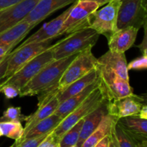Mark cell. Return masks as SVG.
<instances>
[{
  "label": "cell",
  "instance_id": "cell-1",
  "mask_svg": "<svg viewBox=\"0 0 147 147\" xmlns=\"http://www.w3.org/2000/svg\"><path fill=\"white\" fill-rule=\"evenodd\" d=\"M76 55L50 62L20 90L19 96H33L56 88L64 71Z\"/></svg>",
  "mask_w": 147,
  "mask_h": 147
},
{
  "label": "cell",
  "instance_id": "cell-2",
  "mask_svg": "<svg viewBox=\"0 0 147 147\" xmlns=\"http://www.w3.org/2000/svg\"><path fill=\"white\" fill-rule=\"evenodd\" d=\"M100 34L90 27L80 29L53 45L54 60L65 58L93 48Z\"/></svg>",
  "mask_w": 147,
  "mask_h": 147
},
{
  "label": "cell",
  "instance_id": "cell-3",
  "mask_svg": "<svg viewBox=\"0 0 147 147\" xmlns=\"http://www.w3.org/2000/svg\"><path fill=\"white\" fill-rule=\"evenodd\" d=\"M105 100L106 98L98 83V86L90 93L86 100L62 120L60 124L53 131V133L60 140L67 131L97 109Z\"/></svg>",
  "mask_w": 147,
  "mask_h": 147
},
{
  "label": "cell",
  "instance_id": "cell-4",
  "mask_svg": "<svg viewBox=\"0 0 147 147\" xmlns=\"http://www.w3.org/2000/svg\"><path fill=\"white\" fill-rule=\"evenodd\" d=\"M99 86L107 101L116 100L134 93L129 81L124 80L115 72L103 65L96 64Z\"/></svg>",
  "mask_w": 147,
  "mask_h": 147
},
{
  "label": "cell",
  "instance_id": "cell-5",
  "mask_svg": "<svg viewBox=\"0 0 147 147\" xmlns=\"http://www.w3.org/2000/svg\"><path fill=\"white\" fill-rule=\"evenodd\" d=\"M54 60L53 45L26 63L16 73L1 81V85H11L21 90L43 67Z\"/></svg>",
  "mask_w": 147,
  "mask_h": 147
},
{
  "label": "cell",
  "instance_id": "cell-6",
  "mask_svg": "<svg viewBox=\"0 0 147 147\" xmlns=\"http://www.w3.org/2000/svg\"><path fill=\"white\" fill-rule=\"evenodd\" d=\"M91 50L92 48L86 49L77 54L68 65L57 83L56 88L57 93L96 67L97 58L93 54Z\"/></svg>",
  "mask_w": 147,
  "mask_h": 147
},
{
  "label": "cell",
  "instance_id": "cell-7",
  "mask_svg": "<svg viewBox=\"0 0 147 147\" xmlns=\"http://www.w3.org/2000/svg\"><path fill=\"white\" fill-rule=\"evenodd\" d=\"M121 0H111L90 16L88 27L109 38L118 30L117 21Z\"/></svg>",
  "mask_w": 147,
  "mask_h": 147
},
{
  "label": "cell",
  "instance_id": "cell-8",
  "mask_svg": "<svg viewBox=\"0 0 147 147\" xmlns=\"http://www.w3.org/2000/svg\"><path fill=\"white\" fill-rule=\"evenodd\" d=\"M99 5L95 1L88 0H77L73 4L59 32L58 37L69 34L80 29L88 27L90 16L99 9Z\"/></svg>",
  "mask_w": 147,
  "mask_h": 147
},
{
  "label": "cell",
  "instance_id": "cell-9",
  "mask_svg": "<svg viewBox=\"0 0 147 147\" xmlns=\"http://www.w3.org/2000/svg\"><path fill=\"white\" fill-rule=\"evenodd\" d=\"M147 0H121L117 28L134 27L140 29L146 23Z\"/></svg>",
  "mask_w": 147,
  "mask_h": 147
},
{
  "label": "cell",
  "instance_id": "cell-10",
  "mask_svg": "<svg viewBox=\"0 0 147 147\" xmlns=\"http://www.w3.org/2000/svg\"><path fill=\"white\" fill-rule=\"evenodd\" d=\"M53 40L40 42L30 43L21 47H17L10 53L7 71L4 80L11 76L29 61L38 55L52 45Z\"/></svg>",
  "mask_w": 147,
  "mask_h": 147
},
{
  "label": "cell",
  "instance_id": "cell-11",
  "mask_svg": "<svg viewBox=\"0 0 147 147\" xmlns=\"http://www.w3.org/2000/svg\"><path fill=\"white\" fill-rule=\"evenodd\" d=\"M144 104H146V100L143 96L133 93L121 98L108 101V113L118 119L126 116H137Z\"/></svg>",
  "mask_w": 147,
  "mask_h": 147
},
{
  "label": "cell",
  "instance_id": "cell-12",
  "mask_svg": "<svg viewBox=\"0 0 147 147\" xmlns=\"http://www.w3.org/2000/svg\"><path fill=\"white\" fill-rule=\"evenodd\" d=\"M40 0H22L15 5L6 9L0 15V34L21 22Z\"/></svg>",
  "mask_w": 147,
  "mask_h": 147
},
{
  "label": "cell",
  "instance_id": "cell-13",
  "mask_svg": "<svg viewBox=\"0 0 147 147\" xmlns=\"http://www.w3.org/2000/svg\"><path fill=\"white\" fill-rule=\"evenodd\" d=\"M77 0H40L22 21L37 25L55 11L73 4Z\"/></svg>",
  "mask_w": 147,
  "mask_h": 147
},
{
  "label": "cell",
  "instance_id": "cell-14",
  "mask_svg": "<svg viewBox=\"0 0 147 147\" xmlns=\"http://www.w3.org/2000/svg\"><path fill=\"white\" fill-rule=\"evenodd\" d=\"M71 7L72 6H70L67 10L63 11L56 18L53 19L50 22L43 25L36 32H34L30 37L26 39L17 47H21V46L25 45L30 44V43L40 42L46 41L48 40H54V38L58 37L59 32L63 27L66 17H67L70 9H71Z\"/></svg>",
  "mask_w": 147,
  "mask_h": 147
},
{
  "label": "cell",
  "instance_id": "cell-15",
  "mask_svg": "<svg viewBox=\"0 0 147 147\" xmlns=\"http://www.w3.org/2000/svg\"><path fill=\"white\" fill-rule=\"evenodd\" d=\"M139 29L127 27L119 29L108 38L109 50L125 53L134 45Z\"/></svg>",
  "mask_w": 147,
  "mask_h": 147
},
{
  "label": "cell",
  "instance_id": "cell-16",
  "mask_svg": "<svg viewBox=\"0 0 147 147\" xmlns=\"http://www.w3.org/2000/svg\"><path fill=\"white\" fill-rule=\"evenodd\" d=\"M97 64L113 70L121 78L129 81L128 63L125 53L109 50L99 58H97Z\"/></svg>",
  "mask_w": 147,
  "mask_h": 147
},
{
  "label": "cell",
  "instance_id": "cell-17",
  "mask_svg": "<svg viewBox=\"0 0 147 147\" xmlns=\"http://www.w3.org/2000/svg\"><path fill=\"white\" fill-rule=\"evenodd\" d=\"M107 103L108 101L106 100L103 101L100 106L84 118L77 146L79 147L82 146L86 139L98 126L103 117L108 114Z\"/></svg>",
  "mask_w": 147,
  "mask_h": 147
},
{
  "label": "cell",
  "instance_id": "cell-18",
  "mask_svg": "<svg viewBox=\"0 0 147 147\" xmlns=\"http://www.w3.org/2000/svg\"><path fill=\"white\" fill-rule=\"evenodd\" d=\"M116 123L134 140L147 139V119L138 115L126 116L118 119Z\"/></svg>",
  "mask_w": 147,
  "mask_h": 147
},
{
  "label": "cell",
  "instance_id": "cell-19",
  "mask_svg": "<svg viewBox=\"0 0 147 147\" xmlns=\"http://www.w3.org/2000/svg\"><path fill=\"white\" fill-rule=\"evenodd\" d=\"M98 86V79L92 84L89 85L81 92L68 98L64 101L59 103L58 106H57V109L54 113L61 117L63 119H65L73 111H74L76 108L78 107L86 100V98L90 94V93Z\"/></svg>",
  "mask_w": 147,
  "mask_h": 147
},
{
  "label": "cell",
  "instance_id": "cell-20",
  "mask_svg": "<svg viewBox=\"0 0 147 147\" xmlns=\"http://www.w3.org/2000/svg\"><path fill=\"white\" fill-rule=\"evenodd\" d=\"M56 96H53L52 98H50L48 101L45 103L44 104L38 106V108H37V111L35 112H34L32 114L27 116V119H26L25 121V126L24 127V133H23L22 136L25 135L30 129H32L34 125L39 123L40 121L49 117V116H51V115H53L55 113L57 106H58L59 103H60Z\"/></svg>",
  "mask_w": 147,
  "mask_h": 147
},
{
  "label": "cell",
  "instance_id": "cell-21",
  "mask_svg": "<svg viewBox=\"0 0 147 147\" xmlns=\"http://www.w3.org/2000/svg\"><path fill=\"white\" fill-rule=\"evenodd\" d=\"M34 27L27 22H20L15 26L0 34V46L20 44Z\"/></svg>",
  "mask_w": 147,
  "mask_h": 147
},
{
  "label": "cell",
  "instance_id": "cell-22",
  "mask_svg": "<svg viewBox=\"0 0 147 147\" xmlns=\"http://www.w3.org/2000/svg\"><path fill=\"white\" fill-rule=\"evenodd\" d=\"M98 80V71L96 67L90 70L88 73L82 77L81 78L76 80L73 83L67 86L66 88L62 91L59 92L57 94V98L59 100V103L64 101L68 98L80 93L84 90L89 85L92 84Z\"/></svg>",
  "mask_w": 147,
  "mask_h": 147
},
{
  "label": "cell",
  "instance_id": "cell-23",
  "mask_svg": "<svg viewBox=\"0 0 147 147\" xmlns=\"http://www.w3.org/2000/svg\"><path fill=\"white\" fill-rule=\"evenodd\" d=\"M117 120V118L108 113L103 117L96 130L86 139L80 147H94L103 138L110 134Z\"/></svg>",
  "mask_w": 147,
  "mask_h": 147
},
{
  "label": "cell",
  "instance_id": "cell-24",
  "mask_svg": "<svg viewBox=\"0 0 147 147\" xmlns=\"http://www.w3.org/2000/svg\"><path fill=\"white\" fill-rule=\"evenodd\" d=\"M62 120L63 119L61 117L53 113L49 117L40 121L39 123L34 125L32 129H30L27 132V134L24 135L20 140L15 141V142H20L24 139H28V138L36 137V136H40L42 135L50 134L60 124Z\"/></svg>",
  "mask_w": 147,
  "mask_h": 147
},
{
  "label": "cell",
  "instance_id": "cell-25",
  "mask_svg": "<svg viewBox=\"0 0 147 147\" xmlns=\"http://www.w3.org/2000/svg\"><path fill=\"white\" fill-rule=\"evenodd\" d=\"M0 128L3 136L18 141L24 133V127L20 121L0 122Z\"/></svg>",
  "mask_w": 147,
  "mask_h": 147
},
{
  "label": "cell",
  "instance_id": "cell-26",
  "mask_svg": "<svg viewBox=\"0 0 147 147\" xmlns=\"http://www.w3.org/2000/svg\"><path fill=\"white\" fill-rule=\"evenodd\" d=\"M83 119L78 122L62 136L59 140L60 147H70L73 145H77L83 123Z\"/></svg>",
  "mask_w": 147,
  "mask_h": 147
},
{
  "label": "cell",
  "instance_id": "cell-27",
  "mask_svg": "<svg viewBox=\"0 0 147 147\" xmlns=\"http://www.w3.org/2000/svg\"><path fill=\"white\" fill-rule=\"evenodd\" d=\"M27 116L22 113L21 107H9L3 112L0 117V122L4 121H25Z\"/></svg>",
  "mask_w": 147,
  "mask_h": 147
},
{
  "label": "cell",
  "instance_id": "cell-28",
  "mask_svg": "<svg viewBox=\"0 0 147 147\" xmlns=\"http://www.w3.org/2000/svg\"><path fill=\"white\" fill-rule=\"evenodd\" d=\"M114 131L119 147H136L134 140L129 136L117 123L115 125Z\"/></svg>",
  "mask_w": 147,
  "mask_h": 147
},
{
  "label": "cell",
  "instance_id": "cell-29",
  "mask_svg": "<svg viewBox=\"0 0 147 147\" xmlns=\"http://www.w3.org/2000/svg\"><path fill=\"white\" fill-rule=\"evenodd\" d=\"M48 134H49L42 135L40 136H36V137L28 138V139H25L20 142H15V147H37L38 145L47 137Z\"/></svg>",
  "mask_w": 147,
  "mask_h": 147
},
{
  "label": "cell",
  "instance_id": "cell-30",
  "mask_svg": "<svg viewBox=\"0 0 147 147\" xmlns=\"http://www.w3.org/2000/svg\"><path fill=\"white\" fill-rule=\"evenodd\" d=\"M128 70H142L147 68V56L142 55L127 64Z\"/></svg>",
  "mask_w": 147,
  "mask_h": 147
},
{
  "label": "cell",
  "instance_id": "cell-31",
  "mask_svg": "<svg viewBox=\"0 0 147 147\" xmlns=\"http://www.w3.org/2000/svg\"><path fill=\"white\" fill-rule=\"evenodd\" d=\"M0 93H2L6 98L11 99L19 96L20 90L17 88L14 87L11 85H1V88H0Z\"/></svg>",
  "mask_w": 147,
  "mask_h": 147
},
{
  "label": "cell",
  "instance_id": "cell-32",
  "mask_svg": "<svg viewBox=\"0 0 147 147\" xmlns=\"http://www.w3.org/2000/svg\"><path fill=\"white\" fill-rule=\"evenodd\" d=\"M37 147H60L59 144V139L53 133L49 134L47 137L38 145Z\"/></svg>",
  "mask_w": 147,
  "mask_h": 147
},
{
  "label": "cell",
  "instance_id": "cell-33",
  "mask_svg": "<svg viewBox=\"0 0 147 147\" xmlns=\"http://www.w3.org/2000/svg\"><path fill=\"white\" fill-rule=\"evenodd\" d=\"M10 53H8L5 57H4L0 60V81L4 80V76H5L6 71H7V65H8L9 57L10 56Z\"/></svg>",
  "mask_w": 147,
  "mask_h": 147
},
{
  "label": "cell",
  "instance_id": "cell-34",
  "mask_svg": "<svg viewBox=\"0 0 147 147\" xmlns=\"http://www.w3.org/2000/svg\"><path fill=\"white\" fill-rule=\"evenodd\" d=\"M21 1L22 0H0V11L9 8Z\"/></svg>",
  "mask_w": 147,
  "mask_h": 147
},
{
  "label": "cell",
  "instance_id": "cell-35",
  "mask_svg": "<svg viewBox=\"0 0 147 147\" xmlns=\"http://www.w3.org/2000/svg\"><path fill=\"white\" fill-rule=\"evenodd\" d=\"M144 37L143 42L141 43L139 45L137 46L140 49V51L142 52V55H146L147 56V42H146V23L144 25Z\"/></svg>",
  "mask_w": 147,
  "mask_h": 147
},
{
  "label": "cell",
  "instance_id": "cell-36",
  "mask_svg": "<svg viewBox=\"0 0 147 147\" xmlns=\"http://www.w3.org/2000/svg\"><path fill=\"white\" fill-rule=\"evenodd\" d=\"M16 45H4L0 46V60L5 57L8 53L11 52L13 49L16 47Z\"/></svg>",
  "mask_w": 147,
  "mask_h": 147
},
{
  "label": "cell",
  "instance_id": "cell-37",
  "mask_svg": "<svg viewBox=\"0 0 147 147\" xmlns=\"http://www.w3.org/2000/svg\"><path fill=\"white\" fill-rule=\"evenodd\" d=\"M114 127L113 128L110 135H109V147H119V143H118V141L116 137V134H115Z\"/></svg>",
  "mask_w": 147,
  "mask_h": 147
},
{
  "label": "cell",
  "instance_id": "cell-38",
  "mask_svg": "<svg viewBox=\"0 0 147 147\" xmlns=\"http://www.w3.org/2000/svg\"><path fill=\"white\" fill-rule=\"evenodd\" d=\"M109 135L103 138L94 147H109Z\"/></svg>",
  "mask_w": 147,
  "mask_h": 147
},
{
  "label": "cell",
  "instance_id": "cell-39",
  "mask_svg": "<svg viewBox=\"0 0 147 147\" xmlns=\"http://www.w3.org/2000/svg\"><path fill=\"white\" fill-rule=\"evenodd\" d=\"M139 116H140L142 119H147V105L144 104L142 106V109H141L140 112H139Z\"/></svg>",
  "mask_w": 147,
  "mask_h": 147
},
{
  "label": "cell",
  "instance_id": "cell-40",
  "mask_svg": "<svg viewBox=\"0 0 147 147\" xmlns=\"http://www.w3.org/2000/svg\"><path fill=\"white\" fill-rule=\"evenodd\" d=\"M134 142L135 144H136V147H147V139L134 140Z\"/></svg>",
  "mask_w": 147,
  "mask_h": 147
},
{
  "label": "cell",
  "instance_id": "cell-41",
  "mask_svg": "<svg viewBox=\"0 0 147 147\" xmlns=\"http://www.w3.org/2000/svg\"><path fill=\"white\" fill-rule=\"evenodd\" d=\"M88 1H95V2L97 3L99 5V7H101V6L105 5V4H108L109 1H111V0H88Z\"/></svg>",
  "mask_w": 147,
  "mask_h": 147
},
{
  "label": "cell",
  "instance_id": "cell-42",
  "mask_svg": "<svg viewBox=\"0 0 147 147\" xmlns=\"http://www.w3.org/2000/svg\"><path fill=\"white\" fill-rule=\"evenodd\" d=\"M3 135H2V132H1V128H0V137H1V136H2Z\"/></svg>",
  "mask_w": 147,
  "mask_h": 147
},
{
  "label": "cell",
  "instance_id": "cell-43",
  "mask_svg": "<svg viewBox=\"0 0 147 147\" xmlns=\"http://www.w3.org/2000/svg\"><path fill=\"white\" fill-rule=\"evenodd\" d=\"M10 147H15V142H14V144H12V145H11V146H10Z\"/></svg>",
  "mask_w": 147,
  "mask_h": 147
},
{
  "label": "cell",
  "instance_id": "cell-44",
  "mask_svg": "<svg viewBox=\"0 0 147 147\" xmlns=\"http://www.w3.org/2000/svg\"><path fill=\"white\" fill-rule=\"evenodd\" d=\"M70 147H79L78 146H77V145H73V146H70Z\"/></svg>",
  "mask_w": 147,
  "mask_h": 147
},
{
  "label": "cell",
  "instance_id": "cell-45",
  "mask_svg": "<svg viewBox=\"0 0 147 147\" xmlns=\"http://www.w3.org/2000/svg\"><path fill=\"white\" fill-rule=\"evenodd\" d=\"M3 11H4V10H1V11H0V15H1V14L3 12Z\"/></svg>",
  "mask_w": 147,
  "mask_h": 147
},
{
  "label": "cell",
  "instance_id": "cell-46",
  "mask_svg": "<svg viewBox=\"0 0 147 147\" xmlns=\"http://www.w3.org/2000/svg\"><path fill=\"white\" fill-rule=\"evenodd\" d=\"M1 81H0V88H1Z\"/></svg>",
  "mask_w": 147,
  "mask_h": 147
}]
</instances>
